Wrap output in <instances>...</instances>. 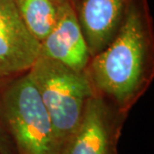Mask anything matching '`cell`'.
<instances>
[{"instance_id": "1", "label": "cell", "mask_w": 154, "mask_h": 154, "mask_svg": "<svg viewBox=\"0 0 154 154\" xmlns=\"http://www.w3.org/2000/svg\"><path fill=\"white\" fill-rule=\"evenodd\" d=\"M85 73L95 95L127 114L154 75V28L148 0H131L114 38L91 57Z\"/></svg>"}, {"instance_id": "2", "label": "cell", "mask_w": 154, "mask_h": 154, "mask_svg": "<svg viewBox=\"0 0 154 154\" xmlns=\"http://www.w3.org/2000/svg\"><path fill=\"white\" fill-rule=\"evenodd\" d=\"M0 121L15 154H59L50 117L29 71L1 82Z\"/></svg>"}, {"instance_id": "3", "label": "cell", "mask_w": 154, "mask_h": 154, "mask_svg": "<svg viewBox=\"0 0 154 154\" xmlns=\"http://www.w3.org/2000/svg\"><path fill=\"white\" fill-rule=\"evenodd\" d=\"M29 75L50 117L60 154L78 126L88 99L94 95L93 88L85 71H75L39 56Z\"/></svg>"}, {"instance_id": "4", "label": "cell", "mask_w": 154, "mask_h": 154, "mask_svg": "<svg viewBox=\"0 0 154 154\" xmlns=\"http://www.w3.org/2000/svg\"><path fill=\"white\" fill-rule=\"evenodd\" d=\"M126 115L94 94L88 99L78 126L60 154H117V143Z\"/></svg>"}, {"instance_id": "5", "label": "cell", "mask_w": 154, "mask_h": 154, "mask_svg": "<svg viewBox=\"0 0 154 154\" xmlns=\"http://www.w3.org/2000/svg\"><path fill=\"white\" fill-rule=\"evenodd\" d=\"M39 43L28 31L14 0H0V81L29 71Z\"/></svg>"}, {"instance_id": "6", "label": "cell", "mask_w": 154, "mask_h": 154, "mask_svg": "<svg viewBox=\"0 0 154 154\" xmlns=\"http://www.w3.org/2000/svg\"><path fill=\"white\" fill-rule=\"evenodd\" d=\"M38 56L58 62L75 71H85L91 55L70 1L64 6L55 26L39 42Z\"/></svg>"}, {"instance_id": "7", "label": "cell", "mask_w": 154, "mask_h": 154, "mask_svg": "<svg viewBox=\"0 0 154 154\" xmlns=\"http://www.w3.org/2000/svg\"><path fill=\"white\" fill-rule=\"evenodd\" d=\"M131 0H74L77 20L91 57L114 38Z\"/></svg>"}, {"instance_id": "8", "label": "cell", "mask_w": 154, "mask_h": 154, "mask_svg": "<svg viewBox=\"0 0 154 154\" xmlns=\"http://www.w3.org/2000/svg\"><path fill=\"white\" fill-rule=\"evenodd\" d=\"M24 24L39 42L44 39L70 0H14Z\"/></svg>"}, {"instance_id": "9", "label": "cell", "mask_w": 154, "mask_h": 154, "mask_svg": "<svg viewBox=\"0 0 154 154\" xmlns=\"http://www.w3.org/2000/svg\"><path fill=\"white\" fill-rule=\"evenodd\" d=\"M2 81H0L1 84ZM0 154H15L13 144L0 121Z\"/></svg>"}, {"instance_id": "10", "label": "cell", "mask_w": 154, "mask_h": 154, "mask_svg": "<svg viewBox=\"0 0 154 154\" xmlns=\"http://www.w3.org/2000/svg\"><path fill=\"white\" fill-rule=\"evenodd\" d=\"M70 2H71L72 4H73V2H74V0H70Z\"/></svg>"}]
</instances>
